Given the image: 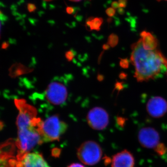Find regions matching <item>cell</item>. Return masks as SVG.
<instances>
[{"instance_id": "cell-1", "label": "cell", "mask_w": 167, "mask_h": 167, "mask_svg": "<svg viewBox=\"0 0 167 167\" xmlns=\"http://www.w3.org/2000/svg\"><path fill=\"white\" fill-rule=\"evenodd\" d=\"M131 60L134 66V77L139 82L153 80L167 66V58L158 49L148 50L142 45L141 39L131 46Z\"/></svg>"}, {"instance_id": "cell-2", "label": "cell", "mask_w": 167, "mask_h": 167, "mask_svg": "<svg viewBox=\"0 0 167 167\" xmlns=\"http://www.w3.org/2000/svg\"><path fill=\"white\" fill-rule=\"evenodd\" d=\"M67 128V123L56 115L42 121L39 131L43 142L59 141Z\"/></svg>"}, {"instance_id": "cell-3", "label": "cell", "mask_w": 167, "mask_h": 167, "mask_svg": "<svg viewBox=\"0 0 167 167\" xmlns=\"http://www.w3.org/2000/svg\"><path fill=\"white\" fill-rule=\"evenodd\" d=\"M77 154L81 163L87 165L92 166L100 161L103 151L99 143L94 141H87L81 144Z\"/></svg>"}, {"instance_id": "cell-4", "label": "cell", "mask_w": 167, "mask_h": 167, "mask_svg": "<svg viewBox=\"0 0 167 167\" xmlns=\"http://www.w3.org/2000/svg\"><path fill=\"white\" fill-rule=\"evenodd\" d=\"M87 121L89 125L93 130L101 131L108 126L109 116L107 111L101 107H95L88 113Z\"/></svg>"}, {"instance_id": "cell-5", "label": "cell", "mask_w": 167, "mask_h": 167, "mask_svg": "<svg viewBox=\"0 0 167 167\" xmlns=\"http://www.w3.org/2000/svg\"><path fill=\"white\" fill-rule=\"evenodd\" d=\"M137 139L140 145L146 149L155 150L161 143L159 133L151 127L141 128L138 132Z\"/></svg>"}, {"instance_id": "cell-6", "label": "cell", "mask_w": 167, "mask_h": 167, "mask_svg": "<svg viewBox=\"0 0 167 167\" xmlns=\"http://www.w3.org/2000/svg\"><path fill=\"white\" fill-rule=\"evenodd\" d=\"M67 91L63 84L53 82L49 85L46 91L48 100L54 105L63 104L67 100Z\"/></svg>"}, {"instance_id": "cell-7", "label": "cell", "mask_w": 167, "mask_h": 167, "mask_svg": "<svg viewBox=\"0 0 167 167\" xmlns=\"http://www.w3.org/2000/svg\"><path fill=\"white\" fill-rule=\"evenodd\" d=\"M146 110L151 117L155 118H162L167 112V102L161 97H154L147 103Z\"/></svg>"}, {"instance_id": "cell-8", "label": "cell", "mask_w": 167, "mask_h": 167, "mask_svg": "<svg viewBox=\"0 0 167 167\" xmlns=\"http://www.w3.org/2000/svg\"><path fill=\"white\" fill-rule=\"evenodd\" d=\"M19 160L20 167H50L43 156L37 153H22Z\"/></svg>"}, {"instance_id": "cell-9", "label": "cell", "mask_w": 167, "mask_h": 167, "mask_svg": "<svg viewBox=\"0 0 167 167\" xmlns=\"http://www.w3.org/2000/svg\"><path fill=\"white\" fill-rule=\"evenodd\" d=\"M135 165L133 155L127 150L117 153L111 159V167H135Z\"/></svg>"}, {"instance_id": "cell-10", "label": "cell", "mask_w": 167, "mask_h": 167, "mask_svg": "<svg viewBox=\"0 0 167 167\" xmlns=\"http://www.w3.org/2000/svg\"><path fill=\"white\" fill-rule=\"evenodd\" d=\"M140 39H141L143 47L146 49L153 50L158 49V40L150 32L147 31L141 32Z\"/></svg>"}, {"instance_id": "cell-11", "label": "cell", "mask_w": 167, "mask_h": 167, "mask_svg": "<svg viewBox=\"0 0 167 167\" xmlns=\"http://www.w3.org/2000/svg\"><path fill=\"white\" fill-rule=\"evenodd\" d=\"M103 20L102 18H90L87 21V25L91 29L99 30L100 27L102 23Z\"/></svg>"}, {"instance_id": "cell-12", "label": "cell", "mask_w": 167, "mask_h": 167, "mask_svg": "<svg viewBox=\"0 0 167 167\" xmlns=\"http://www.w3.org/2000/svg\"><path fill=\"white\" fill-rule=\"evenodd\" d=\"M28 9L29 12H33L36 9V7L34 4L29 3L28 5Z\"/></svg>"}, {"instance_id": "cell-13", "label": "cell", "mask_w": 167, "mask_h": 167, "mask_svg": "<svg viewBox=\"0 0 167 167\" xmlns=\"http://www.w3.org/2000/svg\"><path fill=\"white\" fill-rule=\"evenodd\" d=\"M66 11L67 14L71 15L74 12V9L73 7H67L66 8Z\"/></svg>"}, {"instance_id": "cell-14", "label": "cell", "mask_w": 167, "mask_h": 167, "mask_svg": "<svg viewBox=\"0 0 167 167\" xmlns=\"http://www.w3.org/2000/svg\"><path fill=\"white\" fill-rule=\"evenodd\" d=\"M67 167H85L84 165L79 163H73L69 165Z\"/></svg>"}, {"instance_id": "cell-15", "label": "cell", "mask_w": 167, "mask_h": 167, "mask_svg": "<svg viewBox=\"0 0 167 167\" xmlns=\"http://www.w3.org/2000/svg\"><path fill=\"white\" fill-rule=\"evenodd\" d=\"M106 13H107V15L111 16L114 14V10L112 8H109L106 11Z\"/></svg>"}, {"instance_id": "cell-16", "label": "cell", "mask_w": 167, "mask_h": 167, "mask_svg": "<svg viewBox=\"0 0 167 167\" xmlns=\"http://www.w3.org/2000/svg\"><path fill=\"white\" fill-rule=\"evenodd\" d=\"M70 1H73V2H79L81 0H70Z\"/></svg>"}, {"instance_id": "cell-17", "label": "cell", "mask_w": 167, "mask_h": 167, "mask_svg": "<svg viewBox=\"0 0 167 167\" xmlns=\"http://www.w3.org/2000/svg\"><path fill=\"white\" fill-rule=\"evenodd\" d=\"M157 1H162V0H157ZM165 1H167V0H165Z\"/></svg>"}, {"instance_id": "cell-18", "label": "cell", "mask_w": 167, "mask_h": 167, "mask_svg": "<svg viewBox=\"0 0 167 167\" xmlns=\"http://www.w3.org/2000/svg\"><path fill=\"white\" fill-rule=\"evenodd\" d=\"M166 69H167V67H166Z\"/></svg>"}, {"instance_id": "cell-19", "label": "cell", "mask_w": 167, "mask_h": 167, "mask_svg": "<svg viewBox=\"0 0 167 167\" xmlns=\"http://www.w3.org/2000/svg\"><path fill=\"white\" fill-rule=\"evenodd\" d=\"M46 1H50V0H46Z\"/></svg>"}]
</instances>
